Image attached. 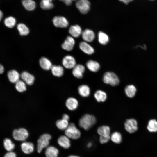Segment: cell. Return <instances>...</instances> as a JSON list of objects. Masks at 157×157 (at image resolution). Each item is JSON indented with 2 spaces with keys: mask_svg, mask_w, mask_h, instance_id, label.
Returning a JSON list of instances; mask_svg holds the SVG:
<instances>
[{
  "mask_svg": "<svg viewBox=\"0 0 157 157\" xmlns=\"http://www.w3.org/2000/svg\"><path fill=\"white\" fill-rule=\"evenodd\" d=\"M103 81L104 83L112 86H117L119 83V80L118 76L111 72H107L104 74Z\"/></svg>",
  "mask_w": 157,
  "mask_h": 157,
  "instance_id": "7a4b0ae2",
  "label": "cell"
},
{
  "mask_svg": "<svg viewBox=\"0 0 157 157\" xmlns=\"http://www.w3.org/2000/svg\"><path fill=\"white\" fill-rule=\"evenodd\" d=\"M110 139L114 143L119 144L122 141V136L121 134L118 132H115L112 133L110 136Z\"/></svg>",
  "mask_w": 157,
  "mask_h": 157,
  "instance_id": "e575fe53",
  "label": "cell"
},
{
  "mask_svg": "<svg viewBox=\"0 0 157 157\" xmlns=\"http://www.w3.org/2000/svg\"><path fill=\"white\" fill-rule=\"evenodd\" d=\"M79 47L81 50L87 54L91 55L94 53L93 48L86 42H81Z\"/></svg>",
  "mask_w": 157,
  "mask_h": 157,
  "instance_id": "5bb4252c",
  "label": "cell"
},
{
  "mask_svg": "<svg viewBox=\"0 0 157 157\" xmlns=\"http://www.w3.org/2000/svg\"><path fill=\"white\" fill-rule=\"evenodd\" d=\"M21 147L22 151L25 154H30L34 150V146L31 142H23L21 144Z\"/></svg>",
  "mask_w": 157,
  "mask_h": 157,
  "instance_id": "d4e9b609",
  "label": "cell"
},
{
  "mask_svg": "<svg viewBox=\"0 0 157 157\" xmlns=\"http://www.w3.org/2000/svg\"><path fill=\"white\" fill-rule=\"evenodd\" d=\"M120 1L123 2L125 4H128L129 2L133 0H119Z\"/></svg>",
  "mask_w": 157,
  "mask_h": 157,
  "instance_id": "b9f144b4",
  "label": "cell"
},
{
  "mask_svg": "<svg viewBox=\"0 0 157 157\" xmlns=\"http://www.w3.org/2000/svg\"><path fill=\"white\" fill-rule=\"evenodd\" d=\"M75 43V40L72 37L68 36L62 44V47L65 50L70 51L73 49Z\"/></svg>",
  "mask_w": 157,
  "mask_h": 157,
  "instance_id": "30bf717a",
  "label": "cell"
},
{
  "mask_svg": "<svg viewBox=\"0 0 157 157\" xmlns=\"http://www.w3.org/2000/svg\"><path fill=\"white\" fill-rule=\"evenodd\" d=\"M94 96L97 101L99 102H104L107 98L106 93L100 90H97L94 94Z\"/></svg>",
  "mask_w": 157,
  "mask_h": 157,
  "instance_id": "cb8c5ba5",
  "label": "cell"
},
{
  "mask_svg": "<svg viewBox=\"0 0 157 157\" xmlns=\"http://www.w3.org/2000/svg\"><path fill=\"white\" fill-rule=\"evenodd\" d=\"M97 132L100 136H110V129L107 126H103L99 127Z\"/></svg>",
  "mask_w": 157,
  "mask_h": 157,
  "instance_id": "83f0119b",
  "label": "cell"
},
{
  "mask_svg": "<svg viewBox=\"0 0 157 157\" xmlns=\"http://www.w3.org/2000/svg\"><path fill=\"white\" fill-rule=\"evenodd\" d=\"M55 0H41L40 3V6L42 9L48 10L52 9L54 5L53 2Z\"/></svg>",
  "mask_w": 157,
  "mask_h": 157,
  "instance_id": "7402d4cb",
  "label": "cell"
},
{
  "mask_svg": "<svg viewBox=\"0 0 157 157\" xmlns=\"http://www.w3.org/2000/svg\"><path fill=\"white\" fill-rule=\"evenodd\" d=\"M69 125L68 121L63 119L58 120L56 122L57 127L61 130H65L67 128Z\"/></svg>",
  "mask_w": 157,
  "mask_h": 157,
  "instance_id": "836d02e7",
  "label": "cell"
},
{
  "mask_svg": "<svg viewBox=\"0 0 157 157\" xmlns=\"http://www.w3.org/2000/svg\"><path fill=\"white\" fill-rule=\"evenodd\" d=\"M62 119L68 121L69 119V117L67 114H65L63 115Z\"/></svg>",
  "mask_w": 157,
  "mask_h": 157,
  "instance_id": "60d3db41",
  "label": "cell"
},
{
  "mask_svg": "<svg viewBox=\"0 0 157 157\" xmlns=\"http://www.w3.org/2000/svg\"><path fill=\"white\" fill-rule=\"evenodd\" d=\"M3 13L2 11L0 10V19L1 20L3 17Z\"/></svg>",
  "mask_w": 157,
  "mask_h": 157,
  "instance_id": "ee69618b",
  "label": "cell"
},
{
  "mask_svg": "<svg viewBox=\"0 0 157 157\" xmlns=\"http://www.w3.org/2000/svg\"><path fill=\"white\" fill-rule=\"evenodd\" d=\"M3 144L5 149L8 151H11L14 148V144L12 142L10 139L8 138L4 140Z\"/></svg>",
  "mask_w": 157,
  "mask_h": 157,
  "instance_id": "d590c367",
  "label": "cell"
},
{
  "mask_svg": "<svg viewBox=\"0 0 157 157\" xmlns=\"http://www.w3.org/2000/svg\"><path fill=\"white\" fill-rule=\"evenodd\" d=\"M4 71V68L3 65H0V73L1 74H2L3 73Z\"/></svg>",
  "mask_w": 157,
  "mask_h": 157,
  "instance_id": "7bdbcfd3",
  "label": "cell"
},
{
  "mask_svg": "<svg viewBox=\"0 0 157 157\" xmlns=\"http://www.w3.org/2000/svg\"><path fill=\"white\" fill-rule=\"evenodd\" d=\"M58 142L60 146L65 149H68L70 146L69 138L66 135L60 136L58 139Z\"/></svg>",
  "mask_w": 157,
  "mask_h": 157,
  "instance_id": "ac0fdd59",
  "label": "cell"
},
{
  "mask_svg": "<svg viewBox=\"0 0 157 157\" xmlns=\"http://www.w3.org/2000/svg\"><path fill=\"white\" fill-rule=\"evenodd\" d=\"M110 139V135L107 136H100L99 141L101 143L103 144L108 142Z\"/></svg>",
  "mask_w": 157,
  "mask_h": 157,
  "instance_id": "74e56055",
  "label": "cell"
},
{
  "mask_svg": "<svg viewBox=\"0 0 157 157\" xmlns=\"http://www.w3.org/2000/svg\"><path fill=\"white\" fill-rule=\"evenodd\" d=\"M58 153V150L53 146L48 147L45 152L46 157H57Z\"/></svg>",
  "mask_w": 157,
  "mask_h": 157,
  "instance_id": "4316f807",
  "label": "cell"
},
{
  "mask_svg": "<svg viewBox=\"0 0 157 157\" xmlns=\"http://www.w3.org/2000/svg\"><path fill=\"white\" fill-rule=\"evenodd\" d=\"M4 157H16V155L14 152L10 151L6 153Z\"/></svg>",
  "mask_w": 157,
  "mask_h": 157,
  "instance_id": "f35d334b",
  "label": "cell"
},
{
  "mask_svg": "<svg viewBox=\"0 0 157 157\" xmlns=\"http://www.w3.org/2000/svg\"><path fill=\"white\" fill-rule=\"evenodd\" d=\"M64 3L67 6L71 5L73 1L76 0H59Z\"/></svg>",
  "mask_w": 157,
  "mask_h": 157,
  "instance_id": "ab89813d",
  "label": "cell"
},
{
  "mask_svg": "<svg viewBox=\"0 0 157 157\" xmlns=\"http://www.w3.org/2000/svg\"><path fill=\"white\" fill-rule=\"evenodd\" d=\"M28 134L27 130L20 128L14 130L13 133L14 138L17 140L23 141L28 138Z\"/></svg>",
  "mask_w": 157,
  "mask_h": 157,
  "instance_id": "8992f818",
  "label": "cell"
},
{
  "mask_svg": "<svg viewBox=\"0 0 157 157\" xmlns=\"http://www.w3.org/2000/svg\"><path fill=\"white\" fill-rule=\"evenodd\" d=\"M68 157H79L78 156L75 155H70Z\"/></svg>",
  "mask_w": 157,
  "mask_h": 157,
  "instance_id": "bcb514c9",
  "label": "cell"
},
{
  "mask_svg": "<svg viewBox=\"0 0 157 157\" xmlns=\"http://www.w3.org/2000/svg\"><path fill=\"white\" fill-rule=\"evenodd\" d=\"M65 135L69 138L74 140L78 139L81 135L80 131L73 123L69 124L67 128L65 130Z\"/></svg>",
  "mask_w": 157,
  "mask_h": 157,
  "instance_id": "3957f363",
  "label": "cell"
},
{
  "mask_svg": "<svg viewBox=\"0 0 157 157\" xmlns=\"http://www.w3.org/2000/svg\"><path fill=\"white\" fill-rule=\"evenodd\" d=\"M22 4L24 8L28 11L34 10L36 7V4L33 0H22Z\"/></svg>",
  "mask_w": 157,
  "mask_h": 157,
  "instance_id": "e0dca14e",
  "label": "cell"
},
{
  "mask_svg": "<svg viewBox=\"0 0 157 157\" xmlns=\"http://www.w3.org/2000/svg\"><path fill=\"white\" fill-rule=\"evenodd\" d=\"M65 104L69 110L73 111L77 108L78 105V102L76 98L71 97L67 99Z\"/></svg>",
  "mask_w": 157,
  "mask_h": 157,
  "instance_id": "4fadbf2b",
  "label": "cell"
},
{
  "mask_svg": "<svg viewBox=\"0 0 157 157\" xmlns=\"http://www.w3.org/2000/svg\"><path fill=\"white\" fill-rule=\"evenodd\" d=\"M51 69L52 74L55 76L60 77L63 74L64 69L61 66L53 65L52 66Z\"/></svg>",
  "mask_w": 157,
  "mask_h": 157,
  "instance_id": "f1b7e54d",
  "label": "cell"
},
{
  "mask_svg": "<svg viewBox=\"0 0 157 157\" xmlns=\"http://www.w3.org/2000/svg\"><path fill=\"white\" fill-rule=\"evenodd\" d=\"M15 87L17 90L19 92H23L26 90L25 83L21 80H19L16 83Z\"/></svg>",
  "mask_w": 157,
  "mask_h": 157,
  "instance_id": "8d00e7d4",
  "label": "cell"
},
{
  "mask_svg": "<svg viewBox=\"0 0 157 157\" xmlns=\"http://www.w3.org/2000/svg\"><path fill=\"white\" fill-rule=\"evenodd\" d=\"M147 128L150 132H157V121L155 119L150 120L148 123Z\"/></svg>",
  "mask_w": 157,
  "mask_h": 157,
  "instance_id": "d6a6232c",
  "label": "cell"
},
{
  "mask_svg": "<svg viewBox=\"0 0 157 157\" xmlns=\"http://www.w3.org/2000/svg\"><path fill=\"white\" fill-rule=\"evenodd\" d=\"M17 28L19 34L22 36L26 35L29 32L28 28L24 24L22 23L18 24L17 26Z\"/></svg>",
  "mask_w": 157,
  "mask_h": 157,
  "instance_id": "f546056e",
  "label": "cell"
},
{
  "mask_svg": "<svg viewBox=\"0 0 157 157\" xmlns=\"http://www.w3.org/2000/svg\"><path fill=\"white\" fill-rule=\"evenodd\" d=\"M85 68L84 66L81 64L76 65L73 68L72 74L75 77L81 78H82Z\"/></svg>",
  "mask_w": 157,
  "mask_h": 157,
  "instance_id": "8fae6325",
  "label": "cell"
},
{
  "mask_svg": "<svg viewBox=\"0 0 157 157\" xmlns=\"http://www.w3.org/2000/svg\"><path fill=\"white\" fill-rule=\"evenodd\" d=\"M152 0V1H153V0Z\"/></svg>",
  "mask_w": 157,
  "mask_h": 157,
  "instance_id": "7dc6e473",
  "label": "cell"
},
{
  "mask_svg": "<svg viewBox=\"0 0 157 157\" xmlns=\"http://www.w3.org/2000/svg\"><path fill=\"white\" fill-rule=\"evenodd\" d=\"M21 77L24 82L29 85H32L35 80L34 76L26 71H24L22 73Z\"/></svg>",
  "mask_w": 157,
  "mask_h": 157,
  "instance_id": "9a60e30c",
  "label": "cell"
},
{
  "mask_svg": "<svg viewBox=\"0 0 157 157\" xmlns=\"http://www.w3.org/2000/svg\"><path fill=\"white\" fill-rule=\"evenodd\" d=\"M125 130L130 133H133L138 130V124L136 120L131 118L127 119L124 124Z\"/></svg>",
  "mask_w": 157,
  "mask_h": 157,
  "instance_id": "52a82bcc",
  "label": "cell"
},
{
  "mask_svg": "<svg viewBox=\"0 0 157 157\" xmlns=\"http://www.w3.org/2000/svg\"><path fill=\"white\" fill-rule=\"evenodd\" d=\"M7 75L9 81L12 83H16L19 80V74L15 70L9 71Z\"/></svg>",
  "mask_w": 157,
  "mask_h": 157,
  "instance_id": "d6986e66",
  "label": "cell"
},
{
  "mask_svg": "<svg viewBox=\"0 0 157 157\" xmlns=\"http://www.w3.org/2000/svg\"><path fill=\"white\" fill-rule=\"evenodd\" d=\"M5 25L9 28H12L16 24V19L13 17L10 16L6 18L4 21Z\"/></svg>",
  "mask_w": 157,
  "mask_h": 157,
  "instance_id": "1f68e13d",
  "label": "cell"
},
{
  "mask_svg": "<svg viewBox=\"0 0 157 157\" xmlns=\"http://www.w3.org/2000/svg\"><path fill=\"white\" fill-rule=\"evenodd\" d=\"M92 144L91 143H88V144L87 145V146L88 147H90L92 146Z\"/></svg>",
  "mask_w": 157,
  "mask_h": 157,
  "instance_id": "f6af8a7d",
  "label": "cell"
},
{
  "mask_svg": "<svg viewBox=\"0 0 157 157\" xmlns=\"http://www.w3.org/2000/svg\"><path fill=\"white\" fill-rule=\"evenodd\" d=\"M76 6L81 13L85 14L90 10V3L88 0H78Z\"/></svg>",
  "mask_w": 157,
  "mask_h": 157,
  "instance_id": "5b68a950",
  "label": "cell"
},
{
  "mask_svg": "<svg viewBox=\"0 0 157 157\" xmlns=\"http://www.w3.org/2000/svg\"><path fill=\"white\" fill-rule=\"evenodd\" d=\"M52 22L54 26L57 27L66 28L69 25V22L67 19L62 16H55L52 19Z\"/></svg>",
  "mask_w": 157,
  "mask_h": 157,
  "instance_id": "ba28073f",
  "label": "cell"
},
{
  "mask_svg": "<svg viewBox=\"0 0 157 157\" xmlns=\"http://www.w3.org/2000/svg\"><path fill=\"white\" fill-rule=\"evenodd\" d=\"M63 66L66 68H73L76 65L75 58L72 56L68 55L65 56L62 61Z\"/></svg>",
  "mask_w": 157,
  "mask_h": 157,
  "instance_id": "9c48e42d",
  "label": "cell"
},
{
  "mask_svg": "<svg viewBox=\"0 0 157 157\" xmlns=\"http://www.w3.org/2000/svg\"><path fill=\"white\" fill-rule=\"evenodd\" d=\"M51 138V136L48 134H43L40 137L37 142V151L39 153L41 151L43 148L48 146L49 140Z\"/></svg>",
  "mask_w": 157,
  "mask_h": 157,
  "instance_id": "277c9868",
  "label": "cell"
},
{
  "mask_svg": "<svg viewBox=\"0 0 157 157\" xmlns=\"http://www.w3.org/2000/svg\"><path fill=\"white\" fill-rule=\"evenodd\" d=\"M99 42L102 45H106L108 42L109 38L108 35L102 31H99L98 34Z\"/></svg>",
  "mask_w": 157,
  "mask_h": 157,
  "instance_id": "4dcf8cb0",
  "label": "cell"
},
{
  "mask_svg": "<svg viewBox=\"0 0 157 157\" xmlns=\"http://www.w3.org/2000/svg\"><path fill=\"white\" fill-rule=\"evenodd\" d=\"M86 65L88 69L93 72H97L100 68V65L97 62L92 60L88 61Z\"/></svg>",
  "mask_w": 157,
  "mask_h": 157,
  "instance_id": "44dd1931",
  "label": "cell"
},
{
  "mask_svg": "<svg viewBox=\"0 0 157 157\" xmlns=\"http://www.w3.org/2000/svg\"><path fill=\"white\" fill-rule=\"evenodd\" d=\"M79 94L83 97H88L90 94V90L89 87L86 85H82L78 88Z\"/></svg>",
  "mask_w": 157,
  "mask_h": 157,
  "instance_id": "603a6c76",
  "label": "cell"
},
{
  "mask_svg": "<svg viewBox=\"0 0 157 157\" xmlns=\"http://www.w3.org/2000/svg\"><path fill=\"white\" fill-rule=\"evenodd\" d=\"M96 122V119L93 115L86 114L83 115L79 121V126L87 130L92 127Z\"/></svg>",
  "mask_w": 157,
  "mask_h": 157,
  "instance_id": "6da1fadb",
  "label": "cell"
},
{
  "mask_svg": "<svg viewBox=\"0 0 157 157\" xmlns=\"http://www.w3.org/2000/svg\"><path fill=\"white\" fill-rule=\"evenodd\" d=\"M69 32L73 37L78 38L82 34V32L80 26L76 25L71 26L69 29Z\"/></svg>",
  "mask_w": 157,
  "mask_h": 157,
  "instance_id": "2e32d148",
  "label": "cell"
},
{
  "mask_svg": "<svg viewBox=\"0 0 157 157\" xmlns=\"http://www.w3.org/2000/svg\"><path fill=\"white\" fill-rule=\"evenodd\" d=\"M82 37L85 42H92L95 38V34L91 30L87 29L82 32Z\"/></svg>",
  "mask_w": 157,
  "mask_h": 157,
  "instance_id": "7c38bea8",
  "label": "cell"
},
{
  "mask_svg": "<svg viewBox=\"0 0 157 157\" xmlns=\"http://www.w3.org/2000/svg\"><path fill=\"white\" fill-rule=\"evenodd\" d=\"M39 63L41 67L45 70L51 69L53 66L51 62L45 57H42L40 59Z\"/></svg>",
  "mask_w": 157,
  "mask_h": 157,
  "instance_id": "ffe728a7",
  "label": "cell"
},
{
  "mask_svg": "<svg viewBox=\"0 0 157 157\" xmlns=\"http://www.w3.org/2000/svg\"><path fill=\"white\" fill-rule=\"evenodd\" d=\"M124 90L127 96L131 98L135 96L136 92V89L134 85H130L127 86L125 88Z\"/></svg>",
  "mask_w": 157,
  "mask_h": 157,
  "instance_id": "484cf974",
  "label": "cell"
}]
</instances>
